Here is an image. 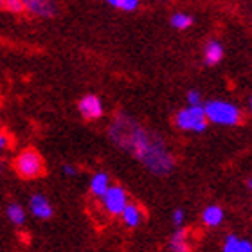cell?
Masks as SVG:
<instances>
[{
	"mask_svg": "<svg viewBox=\"0 0 252 252\" xmlns=\"http://www.w3.org/2000/svg\"><path fill=\"white\" fill-rule=\"evenodd\" d=\"M108 137L117 148L131 153L133 157L146 166L153 175L166 177L173 171L175 157L168 144L155 131L148 130L125 112L116 114Z\"/></svg>",
	"mask_w": 252,
	"mask_h": 252,
	"instance_id": "cell-1",
	"label": "cell"
},
{
	"mask_svg": "<svg viewBox=\"0 0 252 252\" xmlns=\"http://www.w3.org/2000/svg\"><path fill=\"white\" fill-rule=\"evenodd\" d=\"M204 112L205 117H207V123H215V125L221 126H236L243 119L242 108L234 105V103H231V101H207L204 105Z\"/></svg>",
	"mask_w": 252,
	"mask_h": 252,
	"instance_id": "cell-2",
	"label": "cell"
},
{
	"mask_svg": "<svg viewBox=\"0 0 252 252\" xmlns=\"http://www.w3.org/2000/svg\"><path fill=\"white\" fill-rule=\"evenodd\" d=\"M13 168H15L16 175L20 179L34 180L45 175V160H43V157L40 155L38 150L26 148L13 160Z\"/></svg>",
	"mask_w": 252,
	"mask_h": 252,
	"instance_id": "cell-3",
	"label": "cell"
},
{
	"mask_svg": "<svg viewBox=\"0 0 252 252\" xmlns=\"http://www.w3.org/2000/svg\"><path fill=\"white\" fill-rule=\"evenodd\" d=\"M175 125L179 130L184 131H194V133H202L207 128V117H205L204 106L202 105H188L186 108L177 112L175 116Z\"/></svg>",
	"mask_w": 252,
	"mask_h": 252,
	"instance_id": "cell-4",
	"label": "cell"
},
{
	"mask_svg": "<svg viewBox=\"0 0 252 252\" xmlns=\"http://www.w3.org/2000/svg\"><path fill=\"white\" fill-rule=\"evenodd\" d=\"M105 209L110 213L112 216L121 215V211L125 209V205L128 204V193L121 186H108L105 194L101 196Z\"/></svg>",
	"mask_w": 252,
	"mask_h": 252,
	"instance_id": "cell-5",
	"label": "cell"
},
{
	"mask_svg": "<svg viewBox=\"0 0 252 252\" xmlns=\"http://www.w3.org/2000/svg\"><path fill=\"white\" fill-rule=\"evenodd\" d=\"M78 110H79V114L83 116V119H87V121H97V119L103 117L105 108H103V101H101L97 95L87 94L79 99Z\"/></svg>",
	"mask_w": 252,
	"mask_h": 252,
	"instance_id": "cell-6",
	"label": "cell"
},
{
	"mask_svg": "<svg viewBox=\"0 0 252 252\" xmlns=\"http://www.w3.org/2000/svg\"><path fill=\"white\" fill-rule=\"evenodd\" d=\"M27 13L40 18H53L58 13V7L53 0H22Z\"/></svg>",
	"mask_w": 252,
	"mask_h": 252,
	"instance_id": "cell-7",
	"label": "cell"
},
{
	"mask_svg": "<svg viewBox=\"0 0 252 252\" xmlns=\"http://www.w3.org/2000/svg\"><path fill=\"white\" fill-rule=\"evenodd\" d=\"M29 207H31L32 215L36 216V218H40V220H49V218L54 215V209H53V205H51V202L40 193L32 194L31 198H29Z\"/></svg>",
	"mask_w": 252,
	"mask_h": 252,
	"instance_id": "cell-8",
	"label": "cell"
},
{
	"mask_svg": "<svg viewBox=\"0 0 252 252\" xmlns=\"http://www.w3.org/2000/svg\"><path fill=\"white\" fill-rule=\"evenodd\" d=\"M221 58H223V45H221L218 40H211V42L205 43V47H204L205 65L215 67V65H218V63L221 62Z\"/></svg>",
	"mask_w": 252,
	"mask_h": 252,
	"instance_id": "cell-9",
	"label": "cell"
},
{
	"mask_svg": "<svg viewBox=\"0 0 252 252\" xmlns=\"http://www.w3.org/2000/svg\"><path fill=\"white\" fill-rule=\"evenodd\" d=\"M121 218L125 221V225L133 229V227H137L142 221L144 213H142V209L137 204H126L125 209L121 211Z\"/></svg>",
	"mask_w": 252,
	"mask_h": 252,
	"instance_id": "cell-10",
	"label": "cell"
},
{
	"mask_svg": "<svg viewBox=\"0 0 252 252\" xmlns=\"http://www.w3.org/2000/svg\"><path fill=\"white\" fill-rule=\"evenodd\" d=\"M169 249H171V252H189L191 251V247H189V243H188V231H186L184 227H179V229L171 234Z\"/></svg>",
	"mask_w": 252,
	"mask_h": 252,
	"instance_id": "cell-11",
	"label": "cell"
},
{
	"mask_svg": "<svg viewBox=\"0 0 252 252\" xmlns=\"http://www.w3.org/2000/svg\"><path fill=\"white\" fill-rule=\"evenodd\" d=\"M223 252H252V243L249 240L229 234L223 243Z\"/></svg>",
	"mask_w": 252,
	"mask_h": 252,
	"instance_id": "cell-12",
	"label": "cell"
},
{
	"mask_svg": "<svg viewBox=\"0 0 252 252\" xmlns=\"http://www.w3.org/2000/svg\"><path fill=\"white\" fill-rule=\"evenodd\" d=\"M202 220L207 227H218L223 221V209L218 205H209L202 213Z\"/></svg>",
	"mask_w": 252,
	"mask_h": 252,
	"instance_id": "cell-13",
	"label": "cell"
},
{
	"mask_svg": "<svg viewBox=\"0 0 252 252\" xmlns=\"http://www.w3.org/2000/svg\"><path fill=\"white\" fill-rule=\"evenodd\" d=\"M110 186V179H108V175L106 173H95L90 180V193L94 194V196H103L105 191L108 189Z\"/></svg>",
	"mask_w": 252,
	"mask_h": 252,
	"instance_id": "cell-14",
	"label": "cell"
},
{
	"mask_svg": "<svg viewBox=\"0 0 252 252\" xmlns=\"http://www.w3.org/2000/svg\"><path fill=\"white\" fill-rule=\"evenodd\" d=\"M7 218H9L15 225H24V223H26V211L18 204H9L7 205Z\"/></svg>",
	"mask_w": 252,
	"mask_h": 252,
	"instance_id": "cell-15",
	"label": "cell"
},
{
	"mask_svg": "<svg viewBox=\"0 0 252 252\" xmlns=\"http://www.w3.org/2000/svg\"><path fill=\"white\" fill-rule=\"evenodd\" d=\"M171 26L179 31H184V29H189L193 26V16L186 15V13H175L171 16Z\"/></svg>",
	"mask_w": 252,
	"mask_h": 252,
	"instance_id": "cell-16",
	"label": "cell"
},
{
	"mask_svg": "<svg viewBox=\"0 0 252 252\" xmlns=\"http://www.w3.org/2000/svg\"><path fill=\"white\" fill-rule=\"evenodd\" d=\"M108 4L112 5V7H117V9L121 11H135L137 7H139V4H141V0H106Z\"/></svg>",
	"mask_w": 252,
	"mask_h": 252,
	"instance_id": "cell-17",
	"label": "cell"
},
{
	"mask_svg": "<svg viewBox=\"0 0 252 252\" xmlns=\"http://www.w3.org/2000/svg\"><path fill=\"white\" fill-rule=\"evenodd\" d=\"M2 7H4L7 13H13V15L26 13V7H24V2H22V0H2Z\"/></svg>",
	"mask_w": 252,
	"mask_h": 252,
	"instance_id": "cell-18",
	"label": "cell"
},
{
	"mask_svg": "<svg viewBox=\"0 0 252 252\" xmlns=\"http://www.w3.org/2000/svg\"><path fill=\"white\" fill-rule=\"evenodd\" d=\"M186 99H188V105H191V106L202 105V94H200L198 90H189Z\"/></svg>",
	"mask_w": 252,
	"mask_h": 252,
	"instance_id": "cell-19",
	"label": "cell"
},
{
	"mask_svg": "<svg viewBox=\"0 0 252 252\" xmlns=\"http://www.w3.org/2000/svg\"><path fill=\"white\" fill-rule=\"evenodd\" d=\"M173 223H175V227H182V225H184V211H182V209H175V213H173Z\"/></svg>",
	"mask_w": 252,
	"mask_h": 252,
	"instance_id": "cell-20",
	"label": "cell"
},
{
	"mask_svg": "<svg viewBox=\"0 0 252 252\" xmlns=\"http://www.w3.org/2000/svg\"><path fill=\"white\" fill-rule=\"evenodd\" d=\"M9 144H11L9 135H7L5 131L0 130V152H4V150H7V148H9Z\"/></svg>",
	"mask_w": 252,
	"mask_h": 252,
	"instance_id": "cell-21",
	"label": "cell"
},
{
	"mask_svg": "<svg viewBox=\"0 0 252 252\" xmlns=\"http://www.w3.org/2000/svg\"><path fill=\"white\" fill-rule=\"evenodd\" d=\"M63 173L67 175V177H74V175L78 173V169L74 168V166H70V164H65L63 166Z\"/></svg>",
	"mask_w": 252,
	"mask_h": 252,
	"instance_id": "cell-22",
	"label": "cell"
},
{
	"mask_svg": "<svg viewBox=\"0 0 252 252\" xmlns=\"http://www.w3.org/2000/svg\"><path fill=\"white\" fill-rule=\"evenodd\" d=\"M0 9H2V0H0Z\"/></svg>",
	"mask_w": 252,
	"mask_h": 252,
	"instance_id": "cell-23",
	"label": "cell"
},
{
	"mask_svg": "<svg viewBox=\"0 0 252 252\" xmlns=\"http://www.w3.org/2000/svg\"><path fill=\"white\" fill-rule=\"evenodd\" d=\"M0 103H2V99H0Z\"/></svg>",
	"mask_w": 252,
	"mask_h": 252,
	"instance_id": "cell-24",
	"label": "cell"
}]
</instances>
